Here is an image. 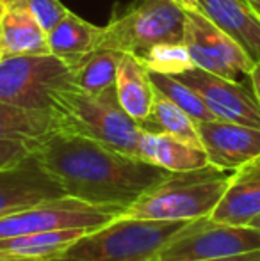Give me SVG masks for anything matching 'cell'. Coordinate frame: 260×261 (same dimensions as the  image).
<instances>
[{
	"label": "cell",
	"instance_id": "14",
	"mask_svg": "<svg viewBox=\"0 0 260 261\" xmlns=\"http://www.w3.org/2000/svg\"><path fill=\"white\" fill-rule=\"evenodd\" d=\"M260 215V158L232 172L230 183L210 213L216 222L250 226Z\"/></svg>",
	"mask_w": 260,
	"mask_h": 261
},
{
	"label": "cell",
	"instance_id": "34",
	"mask_svg": "<svg viewBox=\"0 0 260 261\" xmlns=\"http://www.w3.org/2000/svg\"><path fill=\"white\" fill-rule=\"evenodd\" d=\"M253 11H255V13H257V14H258V18H260V11H258V9H253Z\"/></svg>",
	"mask_w": 260,
	"mask_h": 261
},
{
	"label": "cell",
	"instance_id": "15",
	"mask_svg": "<svg viewBox=\"0 0 260 261\" xmlns=\"http://www.w3.org/2000/svg\"><path fill=\"white\" fill-rule=\"evenodd\" d=\"M198 9L260 62V18L244 0H198Z\"/></svg>",
	"mask_w": 260,
	"mask_h": 261
},
{
	"label": "cell",
	"instance_id": "17",
	"mask_svg": "<svg viewBox=\"0 0 260 261\" xmlns=\"http://www.w3.org/2000/svg\"><path fill=\"white\" fill-rule=\"evenodd\" d=\"M116 96L122 109L132 119L137 121L139 126L150 117L155 100V87L150 71L132 54H123L120 59L116 73Z\"/></svg>",
	"mask_w": 260,
	"mask_h": 261
},
{
	"label": "cell",
	"instance_id": "18",
	"mask_svg": "<svg viewBox=\"0 0 260 261\" xmlns=\"http://www.w3.org/2000/svg\"><path fill=\"white\" fill-rule=\"evenodd\" d=\"M57 132V121L52 110L27 109L0 101V141H16L36 144Z\"/></svg>",
	"mask_w": 260,
	"mask_h": 261
},
{
	"label": "cell",
	"instance_id": "28",
	"mask_svg": "<svg viewBox=\"0 0 260 261\" xmlns=\"http://www.w3.org/2000/svg\"><path fill=\"white\" fill-rule=\"evenodd\" d=\"M248 76H250V82H251V91H253L255 98H257L260 105V62H255L253 69H251V73Z\"/></svg>",
	"mask_w": 260,
	"mask_h": 261
},
{
	"label": "cell",
	"instance_id": "25",
	"mask_svg": "<svg viewBox=\"0 0 260 261\" xmlns=\"http://www.w3.org/2000/svg\"><path fill=\"white\" fill-rule=\"evenodd\" d=\"M25 2L32 9V13L36 14V18L46 32L52 31L69 11L61 0H25Z\"/></svg>",
	"mask_w": 260,
	"mask_h": 261
},
{
	"label": "cell",
	"instance_id": "12",
	"mask_svg": "<svg viewBox=\"0 0 260 261\" xmlns=\"http://www.w3.org/2000/svg\"><path fill=\"white\" fill-rule=\"evenodd\" d=\"M201 144L208 164L223 171H237L260 158V128L212 119L198 123Z\"/></svg>",
	"mask_w": 260,
	"mask_h": 261
},
{
	"label": "cell",
	"instance_id": "11",
	"mask_svg": "<svg viewBox=\"0 0 260 261\" xmlns=\"http://www.w3.org/2000/svg\"><path fill=\"white\" fill-rule=\"evenodd\" d=\"M64 196L61 183L43 167L34 153L0 169V219Z\"/></svg>",
	"mask_w": 260,
	"mask_h": 261
},
{
	"label": "cell",
	"instance_id": "16",
	"mask_svg": "<svg viewBox=\"0 0 260 261\" xmlns=\"http://www.w3.org/2000/svg\"><path fill=\"white\" fill-rule=\"evenodd\" d=\"M137 158L170 172L195 171L208 165V156L201 146H195L170 134L145 128H141L139 134Z\"/></svg>",
	"mask_w": 260,
	"mask_h": 261
},
{
	"label": "cell",
	"instance_id": "5",
	"mask_svg": "<svg viewBox=\"0 0 260 261\" xmlns=\"http://www.w3.org/2000/svg\"><path fill=\"white\" fill-rule=\"evenodd\" d=\"M185 11L168 0H143L102 27L98 48L141 55L159 43L184 41Z\"/></svg>",
	"mask_w": 260,
	"mask_h": 261
},
{
	"label": "cell",
	"instance_id": "22",
	"mask_svg": "<svg viewBox=\"0 0 260 261\" xmlns=\"http://www.w3.org/2000/svg\"><path fill=\"white\" fill-rule=\"evenodd\" d=\"M141 128L152 132H162L173 137H178L185 142H191L195 146H201V139L198 134V123L189 116L185 110L168 100L162 93L155 89V100H153L150 117L141 124Z\"/></svg>",
	"mask_w": 260,
	"mask_h": 261
},
{
	"label": "cell",
	"instance_id": "29",
	"mask_svg": "<svg viewBox=\"0 0 260 261\" xmlns=\"http://www.w3.org/2000/svg\"><path fill=\"white\" fill-rule=\"evenodd\" d=\"M168 2L177 4V6H178V7H182L184 11L198 9V0H168Z\"/></svg>",
	"mask_w": 260,
	"mask_h": 261
},
{
	"label": "cell",
	"instance_id": "32",
	"mask_svg": "<svg viewBox=\"0 0 260 261\" xmlns=\"http://www.w3.org/2000/svg\"><path fill=\"white\" fill-rule=\"evenodd\" d=\"M250 226H253V227H257V229H260V215L253 220V222L250 224Z\"/></svg>",
	"mask_w": 260,
	"mask_h": 261
},
{
	"label": "cell",
	"instance_id": "26",
	"mask_svg": "<svg viewBox=\"0 0 260 261\" xmlns=\"http://www.w3.org/2000/svg\"><path fill=\"white\" fill-rule=\"evenodd\" d=\"M32 153V148L23 142L16 141H0V169H6L16 162L23 160Z\"/></svg>",
	"mask_w": 260,
	"mask_h": 261
},
{
	"label": "cell",
	"instance_id": "7",
	"mask_svg": "<svg viewBox=\"0 0 260 261\" xmlns=\"http://www.w3.org/2000/svg\"><path fill=\"white\" fill-rule=\"evenodd\" d=\"M260 249V229L198 219L175 233L150 261H203Z\"/></svg>",
	"mask_w": 260,
	"mask_h": 261
},
{
	"label": "cell",
	"instance_id": "23",
	"mask_svg": "<svg viewBox=\"0 0 260 261\" xmlns=\"http://www.w3.org/2000/svg\"><path fill=\"white\" fill-rule=\"evenodd\" d=\"M150 73L177 76L196 68L187 46L182 43H159L141 55H135Z\"/></svg>",
	"mask_w": 260,
	"mask_h": 261
},
{
	"label": "cell",
	"instance_id": "13",
	"mask_svg": "<svg viewBox=\"0 0 260 261\" xmlns=\"http://www.w3.org/2000/svg\"><path fill=\"white\" fill-rule=\"evenodd\" d=\"M0 52L2 57L13 55L50 54L49 32L43 29L25 0H0Z\"/></svg>",
	"mask_w": 260,
	"mask_h": 261
},
{
	"label": "cell",
	"instance_id": "1",
	"mask_svg": "<svg viewBox=\"0 0 260 261\" xmlns=\"http://www.w3.org/2000/svg\"><path fill=\"white\" fill-rule=\"evenodd\" d=\"M32 153L68 197L122 212L171 174L134 155L66 132L52 134Z\"/></svg>",
	"mask_w": 260,
	"mask_h": 261
},
{
	"label": "cell",
	"instance_id": "31",
	"mask_svg": "<svg viewBox=\"0 0 260 261\" xmlns=\"http://www.w3.org/2000/svg\"><path fill=\"white\" fill-rule=\"evenodd\" d=\"M244 2L250 4V6L253 7V9H258L260 11V0H244Z\"/></svg>",
	"mask_w": 260,
	"mask_h": 261
},
{
	"label": "cell",
	"instance_id": "21",
	"mask_svg": "<svg viewBox=\"0 0 260 261\" xmlns=\"http://www.w3.org/2000/svg\"><path fill=\"white\" fill-rule=\"evenodd\" d=\"M91 229H56L43 233L20 234V237L0 238V252L21 258L49 259L63 252L75 240Z\"/></svg>",
	"mask_w": 260,
	"mask_h": 261
},
{
	"label": "cell",
	"instance_id": "6",
	"mask_svg": "<svg viewBox=\"0 0 260 261\" xmlns=\"http://www.w3.org/2000/svg\"><path fill=\"white\" fill-rule=\"evenodd\" d=\"M73 87L72 69L52 54L0 59V101L52 110L54 93Z\"/></svg>",
	"mask_w": 260,
	"mask_h": 261
},
{
	"label": "cell",
	"instance_id": "20",
	"mask_svg": "<svg viewBox=\"0 0 260 261\" xmlns=\"http://www.w3.org/2000/svg\"><path fill=\"white\" fill-rule=\"evenodd\" d=\"M122 55L116 50L97 48L72 62L69 69L73 87L87 94H98L114 87Z\"/></svg>",
	"mask_w": 260,
	"mask_h": 261
},
{
	"label": "cell",
	"instance_id": "3",
	"mask_svg": "<svg viewBox=\"0 0 260 261\" xmlns=\"http://www.w3.org/2000/svg\"><path fill=\"white\" fill-rule=\"evenodd\" d=\"M52 112L57 132L82 135L118 151L137 156L141 126L122 109L116 86L98 94H87L75 87L54 93Z\"/></svg>",
	"mask_w": 260,
	"mask_h": 261
},
{
	"label": "cell",
	"instance_id": "30",
	"mask_svg": "<svg viewBox=\"0 0 260 261\" xmlns=\"http://www.w3.org/2000/svg\"><path fill=\"white\" fill-rule=\"evenodd\" d=\"M0 261H45L38 258H21V256H11V254H2L0 252Z\"/></svg>",
	"mask_w": 260,
	"mask_h": 261
},
{
	"label": "cell",
	"instance_id": "24",
	"mask_svg": "<svg viewBox=\"0 0 260 261\" xmlns=\"http://www.w3.org/2000/svg\"><path fill=\"white\" fill-rule=\"evenodd\" d=\"M150 76H152L153 87L159 93H162L168 100H171L175 105L180 107L182 110H185L196 123L216 119V116L205 105V101L201 100L200 94L195 89H191L187 84L180 82L177 76L159 75V73H150Z\"/></svg>",
	"mask_w": 260,
	"mask_h": 261
},
{
	"label": "cell",
	"instance_id": "8",
	"mask_svg": "<svg viewBox=\"0 0 260 261\" xmlns=\"http://www.w3.org/2000/svg\"><path fill=\"white\" fill-rule=\"evenodd\" d=\"M122 213L118 208L97 206L64 196L0 219V238L56 229H97Z\"/></svg>",
	"mask_w": 260,
	"mask_h": 261
},
{
	"label": "cell",
	"instance_id": "27",
	"mask_svg": "<svg viewBox=\"0 0 260 261\" xmlns=\"http://www.w3.org/2000/svg\"><path fill=\"white\" fill-rule=\"evenodd\" d=\"M203 261H260V249L250 252H241V254L233 256H223V258H212V259H203Z\"/></svg>",
	"mask_w": 260,
	"mask_h": 261
},
{
	"label": "cell",
	"instance_id": "10",
	"mask_svg": "<svg viewBox=\"0 0 260 261\" xmlns=\"http://www.w3.org/2000/svg\"><path fill=\"white\" fill-rule=\"evenodd\" d=\"M177 79L200 94L216 119L260 128V105L257 98L253 91L246 89L237 80L223 79L200 68L180 73Z\"/></svg>",
	"mask_w": 260,
	"mask_h": 261
},
{
	"label": "cell",
	"instance_id": "19",
	"mask_svg": "<svg viewBox=\"0 0 260 261\" xmlns=\"http://www.w3.org/2000/svg\"><path fill=\"white\" fill-rule=\"evenodd\" d=\"M102 38V27L82 20L75 13L68 11L64 18L49 31L50 54L63 59L66 64L79 61L80 57L98 48Z\"/></svg>",
	"mask_w": 260,
	"mask_h": 261
},
{
	"label": "cell",
	"instance_id": "9",
	"mask_svg": "<svg viewBox=\"0 0 260 261\" xmlns=\"http://www.w3.org/2000/svg\"><path fill=\"white\" fill-rule=\"evenodd\" d=\"M184 45L196 68L228 80L248 76L255 61L200 9L185 11Z\"/></svg>",
	"mask_w": 260,
	"mask_h": 261
},
{
	"label": "cell",
	"instance_id": "33",
	"mask_svg": "<svg viewBox=\"0 0 260 261\" xmlns=\"http://www.w3.org/2000/svg\"><path fill=\"white\" fill-rule=\"evenodd\" d=\"M0 18H2V6H0ZM0 59H2V52H0Z\"/></svg>",
	"mask_w": 260,
	"mask_h": 261
},
{
	"label": "cell",
	"instance_id": "4",
	"mask_svg": "<svg viewBox=\"0 0 260 261\" xmlns=\"http://www.w3.org/2000/svg\"><path fill=\"white\" fill-rule=\"evenodd\" d=\"M187 224L118 217L45 261H150Z\"/></svg>",
	"mask_w": 260,
	"mask_h": 261
},
{
	"label": "cell",
	"instance_id": "2",
	"mask_svg": "<svg viewBox=\"0 0 260 261\" xmlns=\"http://www.w3.org/2000/svg\"><path fill=\"white\" fill-rule=\"evenodd\" d=\"M230 176V171L212 164L195 171L171 172L120 217L162 222H193L210 217L228 187Z\"/></svg>",
	"mask_w": 260,
	"mask_h": 261
}]
</instances>
